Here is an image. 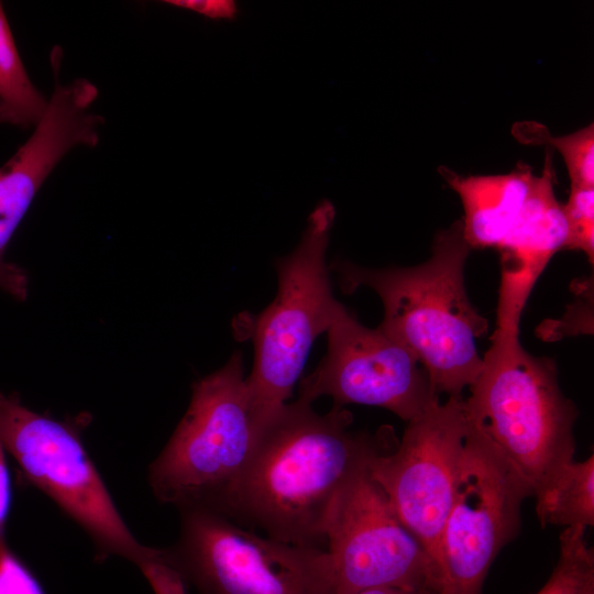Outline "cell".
I'll return each instance as SVG.
<instances>
[{
  "label": "cell",
  "instance_id": "obj_1",
  "mask_svg": "<svg viewBox=\"0 0 594 594\" xmlns=\"http://www.w3.org/2000/svg\"><path fill=\"white\" fill-rule=\"evenodd\" d=\"M353 416L326 414L297 399L285 404L257 437L226 517L296 546L322 548L338 498L383 447V437L351 429Z\"/></svg>",
  "mask_w": 594,
  "mask_h": 594
},
{
  "label": "cell",
  "instance_id": "obj_2",
  "mask_svg": "<svg viewBox=\"0 0 594 594\" xmlns=\"http://www.w3.org/2000/svg\"><path fill=\"white\" fill-rule=\"evenodd\" d=\"M431 250L426 262L410 267L367 268L338 261L329 270L345 294L369 287L380 296L384 318L378 328L417 358L437 395L462 396L482 369L476 340L488 323L466 294L471 249L461 220L439 231Z\"/></svg>",
  "mask_w": 594,
  "mask_h": 594
},
{
  "label": "cell",
  "instance_id": "obj_3",
  "mask_svg": "<svg viewBox=\"0 0 594 594\" xmlns=\"http://www.w3.org/2000/svg\"><path fill=\"white\" fill-rule=\"evenodd\" d=\"M469 386L472 432L529 485L532 496L573 460L579 411L562 393L556 362L527 352L519 328L497 327Z\"/></svg>",
  "mask_w": 594,
  "mask_h": 594
},
{
  "label": "cell",
  "instance_id": "obj_4",
  "mask_svg": "<svg viewBox=\"0 0 594 594\" xmlns=\"http://www.w3.org/2000/svg\"><path fill=\"white\" fill-rule=\"evenodd\" d=\"M0 441L22 476L48 496L90 537L103 561L121 557L144 574L155 594H185V584L167 548L136 540L90 459L80 429L0 392Z\"/></svg>",
  "mask_w": 594,
  "mask_h": 594
},
{
  "label": "cell",
  "instance_id": "obj_5",
  "mask_svg": "<svg viewBox=\"0 0 594 594\" xmlns=\"http://www.w3.org/2000/svg\"><path fill=\"white\" fill-rule=\"evenodd\" d=\"M257 440L239 351L193 384L188 408L148 468L162 504L226 515L231 493Z\"/></svg>",
  "mask_w": 594,
  "mask_h": 594
},
{
  "label": "cell",
  "instance_id": "obj_6",
  "mask_svg": "<svg viewBox=\"0 0 594 594\" xmlns=\"http://www.w3.org/2000/svg\"><path fill=\"white\" fill-rule=\"evenodd\" d=\"M334 217L327 199L312 209L297 246L275 262L276 296L254 320L246 389L257 437L292 396L315 340L327 332L340 305L326 260Z\"/></svg>",
  "mask_w": 594,
  "mask_h": 594
},
{
  "label": "cell",
  "instance_id": "obj_7",
  "mask_svg": "<svg viewBox=\"0 0 594 594\" xmlns=\"http://www.w3.org/2000/svg\"><path fill=\"white\" fill-rule=\"evenodd\" d=\"M167 548L198 594H336L327 550L260 536L218 513L180 512L179 537Z\"/></svg>",
  "mask_w": 594,
  "mask_h": 594
},
{
  "label": "cell",
  "instance_id": "obj_8",
  "mask_svg": "<svg viewBox=\"0 0 594 594\" xmlns=\"http://www.w3.org/2000/svg\"><path fill=\"white\" fill-rule=\"evenodd\" d=\"M529 485L469 431L436 560L438 594H481L488 569L520 529Z\"/></svg>",
  "mask_w": 594,
  "mask_h": 594
},
{
  "label": "cell",
  "instance_id": "obj_9",
  "mask_svg": "<svg viewBox=\"0 0 594 594\" xmlns=\"http://www.w3.org/2000/svg\"><path fill=\"white\" fill-rule=\"evenodd\" d=\"M367 463L343 488L326 531L336 594L373 587L438 594L432 560L371 477Z\"/></svg>",
  "mask_w": 594,
  "mask_h": 594
},
{
  "label": "cell",
  "instance_id": "obj_10",
  "mask_svg": "<svg viewBox=\"0 0 594 594\" xmlns=\"http://www.w3.org/2000/svg\"><path fill=\"white\" fill-rule=\"evenodd\" d=\"M469 431L464 399L450 396L408 421L396 448L387 451L382 447L367 463L371 477L435 568Z\"/></svg>",
  "mask_w": 594,
  "mask_h": 594
},
{
  "label": "cell",
  "instance_id": "obj_11",
  "mask_svg": "<svg viewBox=\"0 0 594 594\" xmlns=\"http://www.w3.org/2000/svg\"><path fill=\"white\" fill-rule=\"evenodd\" d=\"M326 333L327 353L300 380L298 399L311 404L330 396L339 406L382 407L406 422L440 400L427 372L407 348L381 328L360 323L342 304Z\"/></svg>",
  "mask_w": 594,
  "mask_h": 594
},
{
  "label": "cell",
  "instance_id": "obj_12",
  "mask_svg": "<svg viewBox=\"0 0 594 594\" xmlns=\"http://www.w3.org/2000/svg\"><path fill=\"white\" fill-rule=\"evenodd\" d=\"M55 88L32 135L0 167V288L19 300L28 296L23 268L4 260L6 249L36 193L62 157L78 145L95 146L103 119L90 108L98 97L94 84L78 78L58 82L59 57H53Z\"/></svg>",
  "mask_w": 594,
  "mask_h": 594
},
{
  "label": "cell",
  "instance_id": "obj_13",
  "mask_svg": "<svg viewBox=\"0 0 594 594\" xmlns=\"http://www.w3.org/2000/svg\"><path fill=\"white\" fill-rule=\"evenodd\" d=\"M551 153L506 237L496 248L501 254L497 324L519 327L528 297L552 256L565 248L568 226L553 183Z\"/></svg>",
  "mask_w": 594,
  "mask_h": 594
},
{
  "label": "cell",
  "instance_id": "obj_14",
  "mask_svg": "<svg viewBox=\"0 0 594 594\" xmlns=\"http://www.w3.org/2000/svg\"><path fill=\"white\" fill-rule=\"evenodd\" d=\"M441 175L463 206L462 234L470 249L497 248L515 222L532 184L529 165L505 174L466 177L441 167Z\"/></svg>",
  "mask_w": 594,
  "mask_h": 594
},
{
  "label": "cell",
  "instance_id": "obj_15",
  "mask_svg": "<svg viewBox=\"0 0 594 594\" xmlns=\"http://www.w3.org/2000/svg\"><path fill=\"white\" fill-rule=\"evenodd\" d=\"M534 496L542 527L593 526L594 455L582 462L572 460L566 463Z\"/></svg>",
  "mask_w": 594,
  "mask_h": 594
},
{
  "label": "cell",
  "instance_id": "obj_16",
  "mask_svg": "<svg viewBox=\"0 0 594 594\" xmlns=\"http://www.w3.org/2000/svg\"><path fill=\"white\" fill-rule=\"evenodd\" d=\"M47 101L30 80L0 3V123L36 125Z\"/></svg>",
  "mask_w": 594,
  "mask_h": 594
},
{
  "label": "cell",
  "instance_id": "obj_17",
  "mask_svg": "<svg viewBox=\"0 0 594 594\" xmlns=\"http://www.w3.org/2000/svg\"><path fill=\"white\" fill-rule=\"evenodd\" d=\"M585 529L572 526L561 532L559 559L537 594H594V551Z\"/></svg>",
  "mask_w": 594,
  "mask_h": 594
},
{
  "label": "cell",
  "instance_id": "obj_18",
  "mask_svg": "<svg viewBox=\"0 0 594 594\" xmlns=\"http://www.w3.org/2000/svg\"><path fill=\"white\" fill-rule=\"evenodd\" d=\"M520 140L546 143L563 157L571 187H594V124L590 123L572 133L553 136L543 127L520 124L516 134Z\"/></svg>",
  "mask_w": 594,
  "mask_h": 594
},
{
  "label": "cell",
  "instance_id": "obj_19",
  "mask_svg": "<svg viewBox=\"0 0 594 594\" xmlns=\"http://www.w3.org/2000/svg\"><path fill=\"white\" fill-rule=\"evenodd\" d=\"M568 226L565 250L583 252L588 262L594 260V187H571L562 205Z\"/></svg>",
  "mask_w": 594,
  "mask_h": 594
},
{
  "label": "cell",
  "instance_id": "obj_20",
  "mask_svg": "<svg viewBox=\"0 0 594 594\" xmlns=\"http://www.w3.org/2000/svg\"><path fill=\"white\" fill-rule=\"evenodd\" d=\"M0 594H45L34 573L8 542L0 544Z\"/></svg>",
  "mask_w": 594,
  "mask_h": 594
},
{
  "label": "cell",
  "instance_id": "obj_21",
  "mask_svg": "<svg viewBox=\"0 0 594 594\" xmlns=\"http://www.w3.org/2000/svg\"><path fill=\"white\" fill-rule=\"evenodd\" d=\"M165 3L211 20H233L239 12L238 4L233 0H168Z\"/></svg>",
  "mask_w": 594,
  "mask_h": 594
},
{
  "label": "cell",
  "instance_id": "obj_22",
  "mask_svg": "<svg viewBox=\"0 0 594 594\" xmlns=\"http://www.w3.org/2000/svg\"><path fill=\"white\" fill-rule=\"evenodd\" d=\"M6 452L0 441V544L7 542L6 530L12 504V485Z\"/></svg>",
  "mask_w": 594,
  "mask_h": 594
},
{
  "label": "cell",
  "instance_id": "obj_23",
  "mask_svg": "<svg viewBox=\"0 0 594 594\" xmlns=\"http://www.w3.org/2000/svg\"><path fill=\"white\" fill-rule=\"evenodd\" d=\"M353 594H433V593L428 592V591H407V590L396 588V587H373V588L362 590Z\"/></svg>",
  "mask_w": 594,
  "mask_h": 594
}]
</instances>
